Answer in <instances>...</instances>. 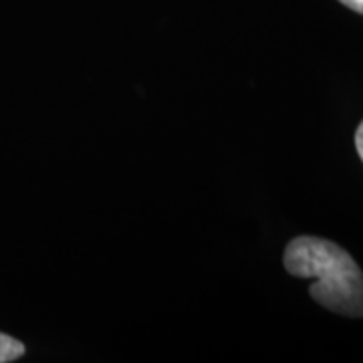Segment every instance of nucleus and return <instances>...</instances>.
I'll return each mask as SVG.
<instances>
[{
	"label": "nucleus",
	"instance_id": "nucleus-3",
	"mask_svg": "<svg viewBox=\"0 0 363 363\" xmlns=\"http://www.w3.org/2000/svg\"><path fill=\"white\" fill-rule=\"evenodd\" d=\"M341 4H345L347 9L355 11V13L363 14V0H339Z\"/></svg>",
	"mask_w": 363,
	"mask_h": 363
},
{
	"label": "nucleus",
	"instance_id": "nucleus-2",
	"mask_svg": "<svg viewBox=\"0 0 363 363\" xmlns=\"http://www.w3.org/2000/svg\"><path fill=\"white\" fill-rule=\"evenodd\" d=\"M25 355V345L18 339L0 333V363L16 362Z\"/></svg>",
	"mask_w": 363,
	"mask_h": 363
},
{
	"label": "nucleus",
	"instance_id": "nucleus-1",
	"mask_svg": "<svg viewBox=\"0 0 363 363\" xmlns=\"http://www.w3.org/2000/svg\"><path fill=\"white\" fill-rule=\"evenodd\" d=\"M285 269L313 279L311 297L329 311L363 317V272L347 250L325 238L298 236L285 250Z\"/></svg>",
	"mask_w": 363,
	"mask_h": 363
},
{
	"label": "nucleus",
	"instance_id": "nucleus-4",
	"mask_svg": "<svg viewBox=\"0 0 363 363\" xmlns=\"http://www.w3.org/2000/svg\"><path fill=\"white\" fill-rule=\"evenodd\" d=\"M355 147H357V154H359L363 162V121L362 125L357 128V131H355Z\"/></svg>",
	"mask_w": 363,
	"mask_h": 363
}]
</instances>
